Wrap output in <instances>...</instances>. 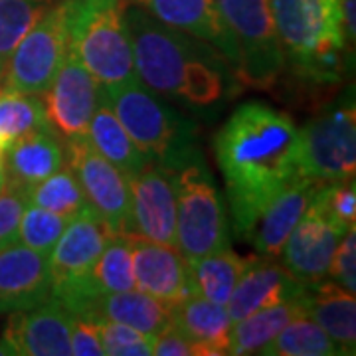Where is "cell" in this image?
<instances>
[{
    "label": "cell",
    "mask_w": 356,
    "mask_h": 356,
    "mask_svg": "<svg viewBox=\"0 0 356 356\" xmlns=\"http://www.w3.org/2000/svg\"><path fill=\"white\" fill-rule=\"evenodd\" d=\"M236 232L248 238L257 218L297 178L299 129L264 102L240 105L214 139Z\"/></svg>",
    "instance_id": "6da1fadb"
},
{
    "label": "cell",
    "mask_w": 356,
    "mask_h": 356,
    "mask_svg": "<svg viewBox=\"0 0 356 356\" xmlns=\"http://www.w3.org/2000/svg\"><path fill=\"white\" fill-rule=\"evenodd\" d=\"M125 18L140 83L196 107L222 99L229 81V64L222 51L159 22L135 4L125 6Z\"/></svg>",
    "instance_id": "7a4b0ae2"
},
{
    "label": "cell",
    "mask_w": 356,
    "mask_h": 356,
    "mask_svg": "<svg viewBox=\"0 0 356 356\" xmlns=\"http://www.w3.org/2000/svg\"><path fill=\"white\" fill-rule=\"evenodd\" d=\"M117 119L149 163L180 172L191 165L204 163L198 129L182 113L154 95L139 79L103 88Z\"/></svg>",
    "instance_id": "3957f363"
},
{
    "label": "cell",
    "mask_w": 356,
    "mask_h": 356,
    "mask_svg": "<svg viewBox=\"0 0 356 356\" xmlns=\"http://www.w3.org/2000/svg\"><path fill=\"white\" fill-rule=\"evenodd\" d=\"M285 64L301 79L337 81L346 48L341 0H271Z\"/></svg>",
    "instance_id": "277c9868"
},
{
    "label": "cell",
    "mask_w": 356,
    "mask_h": 356,
    "mask_svg": "<svg viewBox=\"0 0 356 356\" xmlns=\"http://www.w3.org/2000/svg\"><path fill=\"white\" fill-rule=\"evenodd\" d=\"M125 0H67L70 48L103 88L137 79Z\"/></svg>",
    "instance_id": "5b68a950"
},
{
    "label": "cell",
    "mask_w": 356,
    "mask_h": 356,
    "mask_svg": "<svg viewBox=\"0 0 356 356\" xmlns=\"http://www.w3.org/2000/svg\"><path fill=\"white\" fill-rule=\"evenodd\" d=\"M111 236V228L88 206L70 218L64 234L48 255L51 297L74 317H88L102 297L91 281V269Z\"/></svg>",
    "instance_id": "8992f818"
},
{
    "label": "cell",
    "mask_w": 356,
    "mask_h": 356,
    "mask_svg": "<svg viewBox=\"0 0 356 356\" xmlns=\"http://www.w3.org/2000/svg\"><path fill=\"white\" fill-rule=\"evenodd\" d=\"M232 44V67L250 88L269 89L285 67L271 0H214Z\"/></svg>",
    "instance_id": "52a82bcc"
},
{
    "label": "cell",
    "mask_w": 356,
    "mask_h": 356,
    "mask_svg": "<svg viewBox=\"0 0 356 356\" xmlns=\"http://www.w3.org/2000/svg\"><path fill=\"white\" fill-rule=\"evenodd\" d=\"M229 248L224 202L206 163L177 172V250L186 259Z\"/></svg>",
    "instance_id": "ba28073f"
},
{
    "label": "cell",
    "mask_w": 356,
    "mask_h": 356,
    "mask_svg": "<svg viewBox=\"0 0 356 356\" xmlns=\"http://www.w3.org/2000/svg\"><path fill=\"white\" fill-rule=\"evenodd\" d=\"M301 177L315 182H339L356 172L355 97H343L309 119L299 131Z\"/></svg>",
    "instance_id": "9c48e42d"
},
{
    "label": "cell",
    "mask_w": 356,
    "mask_h": 356,
    "mask_svg": "<svg viewBox=\"0 0 356 356\" xmlns=\"http://www.w3.org/2000/svg\"><path fill=\"white\" fill-rule=\"evenodd\" d=\"M67 46V0H58L8 56L2 88L42 95L64 64Z\"/></svg>",
    "instance_id": "30bf717a"
},
{
    "label": "cell",
    "mask_w": 356,
    "mask_h": 356,
    "mask_svg": "<svg viewBox=\"0 0 356 356\" xmlns=\"http://www.w3.org/2000/svg\"><path fill=\"white\" fill-rule=\"evenodd\" d=\"M65 163L74 170L89 208L102 218L113 234H131V186L129 178L79 135L65 139Z\"/></svg>",
    "instance_id": "8fae6325"
},
{
    "label": "cell",
    "mask_w": 356,
    "mask_h": 356,
    "mask_svg": "<svg viewBox=\"0 0 356 356\" xmlns=\"http://www.w3.org/2000/svg\"><path fill=\"white\" fill-rule=\"evenodd\" d=\"M42 95L48 127L65 140L88 133L89 121L99 103L102 86L67 46L64 64Z\"/></svg>",
    "instance_id": "7c38bea8"
},
{
    "label": "cell",
    "mask_w": 356,
    "mask_h": 356,
    "mask_svg": "<svg viewBox=\"0 0 356 356\" xmlns=\"http://www.w3.org/2000/svg\"><path fill=\"white\" fill-rule=\"evenodd\" d=\"M131 234L177 248V172L151 165L129 177Z\"/></svg>",
    "instance_id": "4fadbf2b"
},
{
    "label": "cell",
    "mask_w": 356,
    "mask_h": 356,
    "mask_svg": "<svg viewBox=\"0 0 356 356\" xmlns=\"http://www.w3.org/2000/svg\"><path fill=\"white\" fill-rule=\"evenodd\" d=\"M72 315L58 299L10 313L2 341L13 356H70Z\"/></svg>",
    "instance_id": "5bb4252c"
},
{
    "label": "cell",
    "mask_w": 356,
    "mask_h": 356,
    "mask_svg": "<svg viewBox=\"0 0 356 356\" xmlns=\"http://www.w3.org/2000/svg\"><path fill=\"white\" fill-rule=\"evenodd\" d=\"M344 234L309 204L281 248V264L307 287L327 280L334 250Z\"/></svg>",
    "instance_id": "9a60e30c"
},
{
    "label": "cell",
    "mask_w": 356,
    "mask_h": 356,
    "mask_svg": "<svg viewBox=\"0 0 356 356\" xmlns=\"http://www.w3.org/2000/svg\"><path fill=\"white\" fill-rule=\"evenodd\" d=\"M129 238L137 289L168 307L192 295L188 261L175 245L153 242L137 234H129Z\"/></svg>",
    "instance_id": "2e32d148"
},
{
    "label": "cell",
    "mask_w": 356,
    "mask_h": 356,
    "mask_svg": "<svg viewBox=\"0 0 356 356\" xmlns=\"http://www.w3.org/2000/svg\"><path fill=\"white\" fill-rule=\"evenodd\" d=\"M51 299L48 255L14 242L0 248V315L38 307Z\"/></svg>",
    "instance_id": "e0dca14e"
},
{
    "label": "cell",
    "mask_w": 356,
    "mask_h": 356,
    "mask_svg": "<svg viewBox=\"0 0 356 356\" xmlns=\"http://www.w3.org/2000/svg\"><path fill=\"white\" fill-rule=\"evenodd\" d=\"M305 291V283L291 275L281 261H273V257L252 259L226 303L229 321L236 323L255 311L301 297Z\"/></svg>",
    "instance_id": "ac0fdd59"
},
{
    "label": "cell",
    "mask_w": 356,
    "mask_h": 356,
    "mask_svg": "<svg viewBox=\"0 0 356 356\" xmlns=\"http://www.w3.org/2000/svg\"><path fill=\"white\" fill-rule=\"evenodd\" d=\"M154 16L159 22L210 44L232 64V44L214 0H125Z\"/></svg>",
    "instance_id": "d6986e66"
},
{
    "label": "cell",
    "mask_w": 356,
    "mask_h": 356,
    "mask_svg": "<svg viewBox=\"0 0 356 356\" xmlns=\"http://www.w3.org/2000/svg\"><path fill=\"white\" fill-rule=\"evenodd\" d=\"M318 184L321 182H315L311 178H297L267 206L248 236L257 254H261L264 257L280 255L283 243L287 242L293 228L309 208Z\"/></svg>",
    "instance_id": "ffe728a7"
},
{
    "label": "cell",
    "mask_w": 356,
    "mask_h": 356,
    "mask_svg": "<svg viewBox=\"0 0 356 356\" xmlns=\"http://www.w3.org/2000/svg\"><path fill=\"white\" fill-rule=\"evenodd\" d=\"M2 161L8 184L18 188L34 186L65 165L62 137L50 127L28 133L10 143Z\"/></svg>",
    "instance_id": "44dd1931"
},
{
    "label": "cell",
    "mask_w": 356,
    "mask_h": 356,
    "mask_svg": "<svg viewBox=\"0 0 356 356\" xmlns=\"http://www.w3.org/2000/svg\"><path fill=\"white\" fill-rule=\"evenodd\" d=\"M307 317L315 321L341 348V355L356 353V297L332 280L309 285Z\"/></svg>",
    "instance_id": "7402d4cb"
},
{
    "label": "cell",
    "mask_w": 356,
    "mask_h": 356,
    "mask_svg": "<svg viewBox=\"0 0 356 356\" xmlns=\"http://www.w3.org/2000/svg\"><path fill=\"white\" fill-rule=\"evenodd\" d=\"M170 325L192 343L206 348L208 356L228 355L232 321L226 305L208 301L200 295H188L170 307Z\"/></svg>",
    "instance_id": "603a6c76"
},
{
    "label": "cell",
    "mask_w": 356,
    "mask_h": 356,
    "mask_svg": "<svg viewBox=\"0 0 356 356\" xmlns=\"http://www.w3.org/2000/svg\"><path fill=\"white\" fill-rule=\"evenodd\" d=\"M88 318H109L145 334L156 337L170 325V307L135 287L129 291L102 295L95 305L91 307Z\"/></svg>",
    "instance_id": "cb8c5ba5"
},
{
    "label": "cell",
    "mask_w": 356,
    "mask_h": 356,
    "mask_svg": "<svg viewBox=\"0 0 356 356\" xmlns=\"http://www.w3.org/2000/svg\"><path fill=\"white\" fill-rule=\"evenodd\" d=\"M88 139L99 153L113 163L125 177H135L149 168L151 163L145 154L140 153L139 147L129 137L125 127L117 119L111 103L107 102L105 93L102 91L97 109L91 117L88 127Z\"/></svg>",
    "instance_id": "d4e9b609"
},
{
    "label": "cell",
    "mask_w": 356,
    "mask_h": 356,
    "mask_svg": "<svg viewBox=\"0 0 356 356\" xmlns=\"http://www.w3.org/2000/svg\"><path fill=\"white\" fill-rule=\"evenodd\" d=\"M305 293L301 297H295V299L283 301L277 305L255 311L252 315L232 323L228 355H257L271 339H275V334L283 327H287L295 318L307 315Z\"/></svg>",
    "instance_id": "484cf974"
},
{
    "label": "cell",
    "mask_w": 356,
    "mask_h": 356,
    "mask_svg": "<svg viewBox=\"0 0 356 356\" xmlns=\"http://www.w3.org/2000/svg\"><path fill=\"white\" fill-rule=\"evenodd\" d=\"M254 257H242L232 250H220L188 261L192 295H200L208 301L226 305L236 283L248 269Z\"/></svg>",
    "instance_id": "4316f807"
},
{
    "label": "cell",
    "mask_w": 356,
    "mask_h": 356,
    "mask_svg": "<svg viewBox=\"0 0 356 356\" xmlns=\"http://www.w3.org/2000/svg\"><path fill=\"white\" fill-rule=\"evenodd\" d=\"M264 356H339L341 348L315 321L303 317L283 327L275 339L257 353Z\"/></svg>",
    "instance_id": "83f0119b"
},
{
    "label": "cell",
    "mask_w": 356,
    "mask_h": 356,
    "mask_svg": "<svg viewBox=\"0 0 356 356\" xmlns=\"http://www.w3.org/2000/svg\"><path fill=\"white\" fill-rule=\"evenodd\" d=\"M22 191H24L26 204L40 206L44 210H50L65 218H74L89 206L74 170L65 165L38 184Z\"/></svg>",
    "instance_id": "f1b7e54d"
},
{
    "label": "cell",
    "mask_w": 356,
    "mask_h": 356,
    "mask_svg": "<svg viewBox=\"0 0 356 356\" xmlns=\"http://www.w3.org/2000/svg\"><path fill=\"white\" fill-rule=\"evenodd\" d=\"M91 281L102 295L129 291L137 287L133 275V252L129 234H113L109 238L91 269Z\"/></svg>",
    "instance_id": "f546056e"
},
{
    "label": "cell",
    "mask_w": 356,
    "mask_h": 356,
    "mask_svg": "<svg viewBox=\"0 0 356 356\" xmlns=\"http://www.w3.org/2000/svg\"><path fill=\"white\" fill-rule=\"evenodd\" d=\"M44 127H48V123L40 95L0 86V133L8 143Z\"/></svg>",
    "instance_id": "4dcf8cb0"
},
{
    "label": "cell",
    "mask_w": 356,
    "mask_h": 356,
    "mask_svg": "<svg viewBox=\"0 0 356 356\" xmlns=\"http://www.w3.org/2000/svg\"><path fill=\"white\" fill-rule=\"evenodd\" d=\"M58 0H0V62Z\"/></svg>",
    "instance_id": "1f68e13d"
},
{
    "label": "cell",
    "mask_w": 356,
    "mask_h": 356,
    "mask_svg": "<svg viewBox=\"0 0 356 356\" xmlns=\"http://www.w3.org/2000/svg\"><path fill=\"white\" fill-rule=\"evenodd\" d=\"M67 222L70 218L44 210L40 206L26 204L24 212L20 216V224H18L16 242L30 250H36L40 254L50 255L60 236L64 234Z\"/></svg>",
    "instance_id": "d6a6232c"
},
{
    "label": "cell",
    "mask_w": 356,
    "mask_h": 356,
    "mask_svg": "<svg viewBox=\"0 0 356 356\" xmlns=\"http://www.w3.org/2000/svg\"><path fill=\"white\" fill-rule=\"evenodd\" d=\"M311 206L318 210L339 229L348 232L356 226L355 178L339 182H321L311 198Z\"/></svg>",
    "instance_id": "836d02e7"
},
{
    "label": "cell",
    "mask_w": 356,
    "mask_h": 356,
    "mask_svg": "<svg viewBox=\"0 0 356 356\" xmlns=\"http://www.w3.org/2000/svg\"><path fill=\"white\" fill-rule=\"evenodd\" d=\"M97 329L105 356H153L154 337L123 323L99 318Z\"/></svg>",
    "instance_id": "e575fe53"
},
{
    "label": "cell",
    "mask_w": 356,
    "mask_h": 356,
    "mask_svg": "<svg viewBox=\"0 0 356 356\" xmlns=\"http://www.w3.org/2000/svg\"><path fill=\"white\" fill-rule=\"evenodd\" d=\"M327 277H331L334 283H339L350 293H356V226L341 238L332 255Z\"/></svg>",
    "instance_id": "d590c367"
},
{
    "label": "cell",
    "mask_w": 356,
    "mask_h": 356,
    "mask_svg": "<svg viewBox=\"0 0 356 356\" xmlns=\"http://www.w3.org/2000/svg\"><path fill=\"white\" fill-rule=\"evenodd\" d=\"M24 208V191L13 184H6V188L0 192V248L16 242L18 224Z\"/></svg>",
    "instance_id": "8d00e7d4"
},
{
    "label": "cell",
    "mask_w": 356,
    "mask_h": 356,
    "mask_svg": "<svg viewBox=\"0 0 356 356\" xmlns=\"http://www.w3.org/2000/svg\"><path fill=\"white\" fill-rule=\"evenodd\" d=\"M70 348H72L74 356H105L99 329H97V321L72 315Z\"/></svg>",
    "instance_id": "74e56055"
},
{
    "label": "cell",
    "mask_w": 356,
    "mask_h": 356,
    "mask_svg": "<svg viewBox=\"0 0 356 356\" xmlns=\"http://www.w3.org/2000/svg\"><path fill=\"white\" fill-rule=\"evenodd\" d=\"M154 356H208L206 348L200 344L192 343L191 339H186L184 334L168 325L165 331H161L154 337L153 344Z\"/></svg>",
    "instance_id": "f35d334b"
},
{
    "label": "cell",
    "mask_w": 356,
    "mask_h": 356,
    "mask_svg": "<svg viewBox=\"0 0 356 356\" xmlns=\"http://www.w3.org/2000/svg\"><path fill=\"white\" fill-rule=\"evenodd\" d=\"M341 8H343V24L346 42L350 40V44H355L356 38V10L355 0H341Z\"/></svg>",
    "instance_id": "ab89813d"
},
{
    "label": "cell",
    "mask_w": 356,
    "mask_h": 356,
    "mask_svg": "<svg viewBox=\"0 0 356 356\" xmlns=\"http://www.w3.org/2000/svg\"><path fill=\"white\" fill-rule=\"evenodd\" d=\"M8 178H6V170H4V161H2V153H0V192L6 188Z\"/></svg>",
    "instance_id": "60d3db41"
},
{
    "label": "cell",
    "mask_w": 356,
    "mask_h": 356,
    "mask_svg": "<svg viewBox=\"0 0 356 356\" xmlns=\"http://www.w3.org/2000/svg\"><path fill=\"white\" fill-rule=\"evenodd\" d=\"M0 356H13V350L6 346V343H4V341H0Z\"/></svg>",
    "instance_id": "b9f144b4"
},
{
    "label": "cell",
    "mask_w": 356,
    "mask_h": 356,
    "mask_svg": "<svg viewBox=\"0 0 356 356\" xmlns=\"http://www.w3.org/2000/svg\"><path fill=\"white\" fill-rule=\"evenodd\" d=\"M8 147H10V143H8V140H6V137H4V135L0 133V153L4 154V151H6Z\"/></svg>",
    "instance_id": "7bdbcfd3"
},
{
    "label": "cell",
    "mask_w": 356,
    "mask_h": 356,
    "mask_svg": "<svg viewBox=\"0 0 356 356\" xmlns=\"http://www.w3.org/2000/svg\"><path fill=\"white\" fill-rule=\"evenodd\" d=\"M4 62H0V79H2V74H4Z\"/></svg>",
    "instance_id": "ee69618b"
},
{
    "label": "cell",
    "mask_w": 356,
    "mask_h": 356,
    "mask_svg": "<svg viewBox=\"0 0 356 356\" xmlns=\"http://www.w3.org/2000/svg\"><path fill=\"white\" fill-rule=\"evenodd\" d=\"M0 86H2V79H0Z\"/></svg>",
    "instance_id": "f6af8a7d"
}]
</instances>
